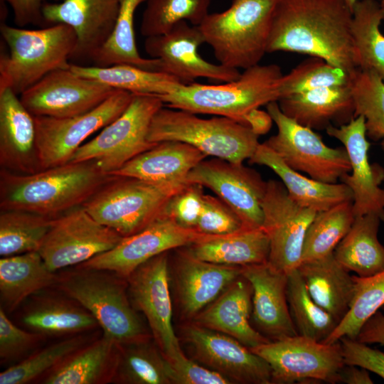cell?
I'll return each mask as SVG.
<instances>
[{
  "label": "cell",
  "mask_w": 384,
  "mask_h": 384,
  "mask_svg": "<svg viewBox=\"0 0 384 384\" xmlns=\"http://www.w3.org/2000/svg\"><path fill=\"white\" fill-rule=\"evenodd\" d=\"M378 1H380V0H378Z\"/></svg>",
  "instance_id": "obj_60"
},
{
  "label": "cell",
  "mask_w": 384,
  "mask_h": 384,
  "mask_svg": "<svg viewBox=\"0 0 384 384\" xmlns=\"http://www.w3.org/2000/svg\"><path fill=\"white\" fill-rule=\"evenodd\" d=\"M355 291L350 308L324 342L334 343L342 337L356 339L363 324L384 306V270L361 277L353 275Z\"/></svg>",
  "instance_id": "obj_43"
},
{
  "label": "cell",
  "mask_w": 384,
  "mask_h": 384,
  "mask_svg": "<svg viewBox=\"0 0 384 384\" xmlns=\"http://www.w3.org/2000/svg\"><path fill=\"white\" fill-rule=\"evenodd\" d=\"M117 363L112 383L172 384V367L160 349L147 341L118 343Z\"/></svg>",
  "instance_id": "obj_39"
},
{
  "label": "cell",
  "mask_w": 384,
  "mask_h": 384,
  "mask_svg": "<svg viewBox=\"0 0 384 384\" xmlns=\"http://www.w3.org/2000/svg\"><path fill=\"white\" fill-rule=\"evenodd\" d=\"M127 280L130 302L146 316L161 353L171 365L185 359L172 326L167 252L141 265Z\"/></svg>",
  "instance_id": "obj_14"
},
{
  "label": "cell",
  "mask_w": 384,
  "mask_h": 384,
  "mask_svg": "<svg viewBox=\"0 0 384 384\" xmlns=\"http://www.w3.org/2000/svg\"><path fill=\"white\" fill-rule=\"evenodd\" d=\"M187 184H159L112 175L81 206L97 222L124 238L160 217L171 197Z\"/></svg>",
  "instance_id": "obj_8"
},
{
  "label": "cell",
  "mask_w": 384,
  "mask_h": 384,
  "mask_svg": "<svg viewBox=\"0 0 384 384\" xmlns=\"http://www.w3.org/2000/svg\"><path fill=\"white\" fill-rule=\"evenodd\" d=\"M355 218L352 201L317 212L305 235L302 262L332 253L351 229Z\"/></svg>",
  "instance_id": "obj_41"
},
{
  "label": "cell",
  "mask_w": 384,
  "mask_h": 384,
  "mask_svg": "<svg viewBox=\"0 0 384 384\" xmlns=\"http://www.w3.org/2000/svg\"><path fill=\"white\" fill-rule=\"evenodd\" d=\"M196 258L212 263L245 266L268 261L270 240L262 228H242L234 233L212 237L188 246Z\"/></svg>",
  "instance_id": "obj_34"
},
{
  "label": "cell",
  "mask_w": 384,
  "mask_h": 384,
  "mask_svg": "<svg viewBox=\"0 0 384 384\" xmlns=\"http://www.w3.org/2000/svg\"><path fill=\"white\" fill-rule=\"evenodd\" d=\"M119 347L103 334L80 348L44 376L45 384H102L112 383Z\"/></svg>",
  "instance_id": "obj_30"
},
{
  "label": "cell",
  "mask_w": 384,
  "mask_h": 384,
  "mask_svg": "<svg viewBox=\"0 0 384 384\" xmlns=\"http://www.w3.org/2000/svg\"><path fill=\"white\" fill-rule=\"evenodd\" d=\"M121 0H63L46 3L43 8L45 22L65 23L77 36L71 59L92 60L111 33L120 9Z\"/></svg>",
  "instance_id": "obj_22"
},
{
  "label": "cell",
  "mask_w": 384,
  "mask_h": 384,
  "mask_svg": "<svg viewBox=\"0 0 384 384\" xmlns=\"http://www.w3.org/2000/svg\"><path fill=\"white\" fill-rule=\"evenodd\" d=\"M112 176L95 161H70L28 174L1 169V210H23L54 218L81 206Z\"/></svg>",
  "instance_id": "obj_2"
},
{
  "label": "cell",
  "mask_w": 384,
  "mask_h": 384,
  "mask_svg": "<svg viewBox=\"0 0 384 384\" xmlns=\"http://www.w3.org/2000/svg\"><path fill=\"white\" fill-rule=\"evenodd\" d=\"M172 384H228L223 375L186 358L171 365Z\"/></svg>",
  "instance_id": "obj_52"
},
{
  "label": "cell",
  "mask_w": 384,
  "mask_h": 384,
  "mask_svg": "<svg viewBox=\"0 0 384 384\" xmlns=\"http://www.w3.org/2000/svg\"><path fill=\"white\" fill-rule=\"evenodd\" d=\"M356 340L384 346V313L378 311L371 316L361 328Z\"/></svg>",
  "instance_id": "obj_54"
},
{
  "label": "cell",
  "mask_w": 384,
  "mask_h": 384,
  "mask_svg": "<svg viewBox=\"0 0 384 384\" xmlns=\"http://www.w3.org/2000/svg\"><path fill=\"white\" fill-rule=\"evenodd\" d=\"M7 2L14 14V21L18 27L45 22L43 6L50 1L57 0H3Z\"/></svg>",
  "instance_id": "obj_53"
},
{
  "label": "cell",
  "mask_w": 384,
  "mask_h": 384,
  "mask_svg": "<svg viewBox=\"0 0 384 384\" xmlns=\"http://www.w3.org/2000/svg\"><path fill=\"white\" fill-rule=\"evenodd\" d=\"M381 222L375 213L356 217L333 252L344 268L358 277H366L384 270V246L378 238Z\"/></svg>",
  "instance_id": "obj_35"
},
{
  "label": "cell",
  "mask_w": 384,
  "mask_h": 384,
  "mask_svg": "<svg viewBox=\"0 0 384 384\" xmlns=\"http://www.w3.org/2000/svg\"><path fill=\"white\" fill-rule=\"evenodd\" d=\"M212 236L183 227L164 213L142 230L122 238L112 249L79 265L110 270L127 278L141 265L160 254Z\"/></svg>",
  "instance_id": "obj_16"
},
{
  "label": "cell",
  "mask_w": 384,
  "mask_h": 384,
  "mask_svg": "<svg viewBox=\"0 0 384 384\" xmlns=\"http://www.w3.org/2000/svg\"><path fill=\"white\" fill-rule=\"evenodd\" d=\"M203 187L196 183H188L171 197L164 213L179 225L195 228L203 204Z\"/></svg>",
  "instance_id": "obj_50"
},
{
  "label": "cell",
  "mask_w": 384,
  "mask_h": 384,
  "mask_svg": "<svg viewBox=\"0 0 384 384\" xmlns=\"http://www.w3.org/2000/svg\"><path fill=\"white\" fill-rule=\"evenodd\" d=\"M274 121L267 111L255 108L246 114L241 124L249 127L257 136L266 134L272 128Z\"/></svg>",
  "instance_id": "obj_55"
},
{
  "label": "cell",
  "mask_w": 384,
  "mask_h": 384,
  "mask_svg": "<svg viewBox=\"0 0 384 384\" xmlns=\"http://www.w3.org/2000/svg\"><path fill=\"white\" fill-rule=\"evenodd\" d=\"M352 19L353 11L344 0H278L267 53L317 57L351 73L356 68Z\"/></svg>",
  "instance_id": "obj_1"
},
{
  "label": "cell",
  "mask_w": 384,
  "mask_h": 384,
  "mask_svg": "<svg viewBox=\"0 0 384 384\" xmlns=\"http://www.w3.org/2000/svg\"><path fill=\"white\" fill-rule=\"evenodd\" d=\"M183 331L196 359L232 383H272L269 364L235 338L196 323L186 325Z\"/></svg>",
  "instance_id": "obj_20"
},
{
  "label": "cell",
  "mask_w": 384,
  "mask_h": 384,
  "mask_svg": "<svg viewBox=\"0 0 384 384\" xmlns=\"http://www.w3.org/2000/svg\"><path fill=\"white\" fill-rule=\"evenodd\" d=\"M346 3V4L348 5V6L351 9V11H353V9L355 6V4H356V2L359 0H344Z\"/></svg>",
  "instance_id": "obj_57"
},
{
  "label": "cell",
  "mask_w": 384,
  "mask_h": 384,
  "mask_svg": "<svg viewBox=\"0 0 384 384\" xmlns=\"http://www.w3.org/2000/svg\"><path fill=\"white\" fill-rule=\"evenodd\" d=\"M278 0H233L225 11L208 14L198 26L220 64L246 69L260 64Z\"/></svg>",
  "instance_id": "obj_6"
},
{
  "label": "cell",
  "mask_w": 384,
  "mask_h": 384,
  "mask_svg": "<svg viewBox=\"0 0 384 384\" xmlns=\"http://www.w3.org/2000/svg\"><path fill=\"white\" fill-rule=\"evenodd\" d=\"M338 341L345 364L362 367L384 380L383 352L348 337H342Z\"/></svg>",
  "instance_id": "obj_51"
},
{
  "label": "cell",
  "mask_w": 384,
  "mask_h": 384,
  "mask_svg": "<svg viewBox=\"0 0 384 384\" xmlns=\"http://www.w3.org/2000/svg\"><path fill=\"white\" fill-rule=\"evenodd\" d=\"M69 68L82 77L133 94L161 96L173 92L180 85L185 84L169 73L148 70L130 65L100 67L70 63Z\"/></svg>",
  "instance_id": "obj_38"
},
{
  "label": "cell",
  "mask_w": 384,
  "mask_h": 384,
  "mask_svg": "<svg viewBox=\"0 0 384 384\" xmlns=\"http://www.w3.org/2000/svg\"><path fill=\"white\" fill-rule=\"evenodd\" d=\"M205 43L198 26L182 21L165 33L146 38L144 49L152 58L161 61L164 73L185 84L199 78L222 82L238 79V69L213 64L201 57L198 48Z\"/></svg>",
  "instance_id": "obj_19"
},
{
  "label": "cell",
  "mask_w": 384,
  "mask_h": 384,
  "mask_svg": "<svg viewBox=\"0 0 384 384\" xmlns=\"http://www.w3.org/2000/svg\"><path fill=\"white\" fill-rule=\"evenodd\" d=\"M267 111L277 127L265 142L292 169L325 183H337L351 171L345 148L326 145L313 129L286 116L277 102L267 104Z\"/></svg>",
  "instance_id": "obj_10"
},
{
  "label": "cell",
  "mask_w": 384,
  "mask_h": 384,
  "mask_svg": "<svg viewBox=\"0 0 384 384\" xmlns=\"http://www.w3.org/2000/svg\"><path fill=\"white\" fill-rule=\"evenodd\" d=\"M282 75L277 64H257L245 69L233 81L182 84L173 92L158 97L168 107L226 117L240 123L252 110L279 100Z\"/></svg>",
  "instance_id": "obj_3"
},
{
  "label": "cell",
  "mask_w": 384,
  "mask_h": 384,
  "mask_svg": "<svg viewBox=\"0 0 384 384\" xmlns=\"http://www.w3.org/2000/svg\"><path fill=\"white\" fill-rule=\"evenodd\" d=\"M122 238L79 206L52 220L38 252L48 269L56 272L112 249Z\"/></svg>",
  "instance_id": "obj_13"
},
{
  "label": "cell",
  "mask_w": 384,
  "mask_h": 384,
  "mask_svg": "<svg viewBox=\"0 0 384 384\" xmlns=\"http://www.w3.org/2000/svg\"><path fill=\"white\" fill-rule=\"evenodd\" d=\"M164 105L156 95L133 94L127 109L98 135L82 144L70 161H95L102 171L111 175L157 144L149 141L148 133L154 116Z\"/></svg>",
  "instance_id": "obj_9"
},
{
  "label": "cell",
  "mask_w": 384,
  "mask_h": 384,
  "mask_svg": "<svg viewBox=\"0 0 384 384\" xmlns=\"http://www.w3.org/2000/svg\"><path fill=\"white\" fill-rule=\"evenodd\" d=\"M380 1L381 3L382 6L384 7V0H380Z\"/></svg>",
  "instance_id": "obj_58"
},
{
  "label": "cell",
  "mask_w": 384,
  "mask_h": 384,
  "mask_svg": "<svg viewBox=\"0 0 384 384\" xmlns=\"http://www.w3.org/2000/svg\"><path fill=\"white\" fill-rule=\"evenodd\" d=\"M338 383L346 384H373L369 371L362 367L344 364L341 368Z\"/></svg>",
  "instance_id": "obj_56"
},
{
  "label": "cell",
  "mask_w": 384,
  "mask_h": 384,
  "mask_svg": "<svg viewBox=\"0 0 384 384\" xmlns=\"http://www.w3.org/2000/svg\"><path fill=\"white\" fill-rule=\"evenodd\" d=\"M258 137L233 119L222 116L204 119L164 105L154 116L148 133L151 143L181 142L207 156L235 164L251 158L260 144Z\"/></svg>",
  "instance_id": "obj_7"
},
{
  "label": "cell",
  "mask_w": 384,
  "mask_h": 384,
  "mask_svg": "<svg viewBox=\"0 0 384 384\" xmlns=\"http://www.w3.org/2000/svg\"><path fill=\"white\" fill-rule=\"evenodd\" d=\"M241 275L252 287V315L258 331L270 341L298 335L287 302V273L267 262L242 266Z\"/></svg>",
  "instance_id": "obj_23"
},
{
  "label": "cell",
  "mask_w": 384,
  "mask_h": 384,
  "mask_svg": "<svg viewBox=\"0 0 384 384\" xmlns=\"http://www.w3.org/2000/svg\"><path fill=\"white\" fill-rule=\"evenodd\" d=\"M187 182L213 191L235 211L244 228L262 227L267 181L255 170L218 158L205 159L190 171Z\"/></svg>",
  "instance_id": "obj_18"
},
{
  "label": "cell",
  "mask_w": 384,
  "mask_h": 384,
  "mask_svg": "<svg viewBox=\"0 0 384 384\" xmlns=\"http://www.w3.org/2000/svg\"><path fill=\"white\" fill-rule=\"evenodd\" d=\"M207 156L194 146L177 141L157 143L111 175L129 176L146 181L186 185L190 171Z\"/></svg>",
  "instance_id": "obj_28"
},
{
  "label": "cell",
  "mask_w": 384,
  "mask_h": 384,
  "mask_svg": "<svg viewBox=\"0 0 384 384\" xmlns=\"http://www.w3.org/2000/svg\"><path fill=\"white\" fill-rule=\"evenodd\" d=\"M53 219L23 210H1L0 255L38 251Z\"/></svg>",
  "instance_id": "obj_42"
},
{
  "label": "cell",
  "mask_w": 384,
  "mask_h": 384,
  "mask_svg": "<svg viewBox=\"0 0 384 384\" xmlns=\"http://www.w3.org/2000/svg\"><path fill=\"white\" fill-rule=\"evenodd\" d=\"M141 23L145 38L170 31L176 23L186 21L199 26L209 14L210 0H146Z\"/></svg>",
  "instance_id": "obj_45"
},
{
  "label": "cell",
  "mask_w": 384,
  "mask_h": 384,
  "mask_svg": "<svg viewBox=\"0 0 384 384\" xmlns=\"http://www.w3.org/2000/svg\"><path fill=\"white\" fill-rule=\"evenodd\" d=\"M249 161L273 171L279 177L289 197L301 206L319 212L341 203L353 202V193L347 185L342 182H321L302 175L288 166L265 143H260Z\"/></svg>",
  "instance_id": "obj_29"
},
{
  "label": "cell",
  "mask_w": 384,
  "mask_h": 384,
  "mask_svg": "<svg viewBox=\"0 0 384 384\" xmlns=\"http://www.w3.org/2000/svg\"><path fill=\"white\" fill-rule=\"evenodd\" d=\"M261 206V228L270 240L267 262L287 274L302 262L305 235L317 212L294 201L282 182L276 180L267 181Z\"/></svg>",
  "instance_id": "obj_15"
},
{
  "label": "cell",
  "mask_w": 384,
  "mask_h": 384,
  "mask_svg": "<svg viewBox=\"0 0 384 384\" xmlns=\"http://www.w3.org/2000/svg\"><path fill=\"white\" fill-rule=\"evenodd\" d=\"M250 349L270 366L272 383H338V373L345 364L339 341L325 343L299 334Z\"/></svg>",
  "instance_id": "obj_11"
},
{
  "label": "cell",
  "mask_w": 384,
  "mask_h": 384,
  "mask_svg": "<svg viewBox=\"0 0 384 384\" xmlns=\"http://www.w3.org/2000/svg\"><path fill=\"white\" fill-rule=\"evenodd\" d=\"M244 228L235 211L220 198L205 194L196 229L212 235H225Z\"/></svg>",
  "instance_id": "obj_49"
},
{
  "label": "cell",
  "mask_w": 384,
  "mask_h": 384,
  "mask_svg": "<svg viewBox=\"0 0 384 384\" xmlns=\"http://www.w3.org/2000/svg\"><path fill=\"white\" fill-rule=\"evenodd\" d=\"M12 90H0V165L18 174L41 170L34 116Z\"/></svg>",
  "instance_id": "obj_24"
},
{
  "label": "cell",
  "mask_w": 384,
  "mask_h": 384,
  "mask_svg": "<svg viewBox=\"0 0 384 384\" xmlns=\"http://www.w3.org/2000/svg\"><path fill=\"white\" fill-rule=\"evenodd\" d=\"M146 1L121 0L120 9L112 31L92 58L95 66L124 64L164 72L159 59L143 58L136 45L134 14L137 7Z\"/></svg>",
  "instance_id": "obj_37"
},
{
  "label": "cell",
  "mask_w": 384,
  "mask_h": 384,
  "mask_svg": "<svg viewBox=\"0 0 384 384\" xmlns=\"http://www.w3.org/2000/svg\"><path fill=\"white\" fill-rule=\"evenodd\" d=\"M242 266L212 263L188 249L178 252L176 285L182 314L193 319L241 276Z\"/></svg>",
  "instance_id": "obj_25"
},
{
  "label": "cell",
  "mask_w": 384,
  "mask_h": 384,
  "mask_svg": "<svg viewBox=\"0 0 384 384\" xmlns=\"http://www.w3.org/2000/svg\"><path fill=\"white\" fill-rule=\"evenodd\" d=\"M21 316L23 324L43 336L78 335L99 326L78 302L66 297L36 294Z\"/></svg>",
  "instance_id": "obj_32"
},
{
  "label": "cell",
  "mask_w": 384,
  "mask_h": 384,
  "mask_svg": "<svg viewBox=\"0 0 384 384\" xmlns=\"http://www.w3.org/2000/svg\"><path fill=\"white\" fill-rule=\"evenodd\" d=\"M133 93L117 89L100 105L70 117L34 116L36 151L41 169L69 162L82 142L117 119L129 106Z\"/></svg>",
  "instance_id": "obj_12"
},
{
  "label": "cell",
  "mask_w": 384,
  "mask_h": 384,
  "mask_svg": "<svg viewBox=\"0 0 384 384\" xmlns=\"http://www.w3.org/2000/svg\"><path fill=\"white\" fill-rule=\"evenodd\" d=\"M90 336L78 334L31 353L0 373V384H25L45 375L73 352L90 343Z\"/></svg>",
  "instance_id": "obj_46"
},
{
  "label": "cell",
  "mask_w": 384,
  "mask_h": 384,
  "mask_svg": "<svg viewBox=\"0 0 384 384\" xmlns=\"http://www.w3.org/2000/svg\"><path fill=\"white\" fill-rule=\"evenodd\" d=\"M252 287L242 275L194 318L204 328L232 336L249 348L270 341L250 323Z\"/></svg>",
  "instance_id": "obj_26"
},
{
  "label": "cell",
  "mask_w": 384,
  "mask_h": 384,
  "mask_svg": "<svg viewBox=\"0 0 384 384\" xmlns=\"http://www.w3.org/2000/svg\"><path fill=\"white\" fill-rule=\"evenodd\" d=\"M116 90L68 68L48 73L23 91L19 98L33 116L63 118L90 111Z\"/></svg>",
  "instance_id": "obj_17"
},
{
  "label": "cell",
  "mask_w": 384,
  "mask_h": 384,
  "mask_svg": "<svg viewBox=\"0 0 384 384\" xmlns=\"http://www.w3.org/2000/svg\"><path fill=\"white\" fill-rule=\"evenodd\" d=\"M43 335L26 331L15 325L0 308V358L3 362H14L26 358L43 340Z\"/></svg>",
  "instance_id": "obj_48"
},
{
  "label": "cell",
  "mask_w": 384,
  "mask_h": 384,
  "mask_svg": "<svg viewBox=\"0 0 384 384\" xmlns=\"http://www.w3.org/2000/svg\"><path fill=\"white\" fill-rule=\"evenodd\" d=\"M0 31L9 50L0 57V90L9 88L21 95L48 73L69 68L77 44L70 26L26 29L3 23Z\"/></svg>",
  "instance_id": "obj_5"
},
{
  "label": "cell",
  "mask_w": 384,
  "mask_h": 384,
  "mask_svg": "<svg viewBox=\"0 0 384 384\" xmlns=\"http://www.w3.org/2000/svg\"><path fill=\"white\" fill-rule=\"evenodd\" d=\"M297 270L311 298L338 324L347 314L354 296L353 275L336 260L333 252L302 262Z\"/></svg>",
  "instance_id": "obj_31"
},
{
  "label": "cell",
  "mask_w": 384,
  "mask_h": 384,
  "mask_svg": "<svg viewBox=\"0 0 384 384\" xmlns=\"http://www.w3.org/2000/svg\"><path fill=\"white\" fill-rule=\"evenodd\" d=\"M384 7L378 0H359L353 9L352 38L356 68L376 73L384 82Z\"/></svg>",
  "instance_id": "obj_36"
},
{
  "label": "cell",
  "mask_w": 384,
  "mask_h": 384,
  "mask_svg": "<svg viewBox=\"0 0 384 384\" xmlns=\"http://www.w3.org/2000/svg\"><path fill=\"white\" fill-rule=\"evenodd\" d=\"M287 274V302L298 334L324 342L338 322L311 298L297 268Z\"/></svg>",
  "instance_id": "obj_40"
},
{
  "label": "cell",
  "mask_w": 384,
  "mask_h": 384,
  "mask_svg": "<svg viewBox=\"0 0 384 384\" xmlns=\"http://www.w3.org/2000/svg\"><path fill=\"white\" fill-rule=\"evenodd\" d=\"M383 311H384V306H383Z\"/></svg>",
  "instance_id": "obj_59"
},
{
  "label": "cell",
  "mask_w": 384,
  "mask_h": 384,
  "mask_svg": "<svg viewBox=\"0 0 384 384\" xmlns=\"http://www.w3.org/2000/svg\"><path fill=\"white\" fill-rule=\"evenodd\" d=\"M277 102L286 116L313 130L339 127L355 117L350 83L290 95Z\"/></svg>",
  "instance_id": "obj_27"
},
{
  "label": "cell",
  "mask_w": 384,
  "mask_h": 384,
  "mask_svg": "<svg viewBox=\"0 0 384 384\" xmlns=\"http://www.w3.org/2000/svg\"><path fill=\"white\" fill-rule=\"evenodd\" d=\"M58 274L48 269L38 251L2 257L0 260L1 307L11 312L24 300L56 286Z\"/></svg>",
  "instance_id": "obj_33"
},
{
  "label": "cell",
  "mask_w": 384,
  "mask_h": 384,
  "mask_svg": "<svg viewBox=\"0 0 384 384\" xmlns=\"http://www.w3.org/2000/svg\"><path fill=\"white\" fill-rule=\"evenodd\" d=\"M326 132L341 142L348 153L351 171L340 181L353 193L355 217L375 213L384 223V189L379 186L384 180V169L369 161L370 144L367 139L365 118L356 116L347 124L329 127Z\"/></svg>",
  "instance_id": "obj_21"
},
{
  "label": "cell",
  "mask_w": 384,
  "mask_h": 384,
  "mask_svg": "<svg viewBox=\"0 0 384 384\" xmlns=\"http://www.w3.org/2000/svg\"><path fill=\"white\" fill-rule=\"evenodd\" d=\"M355 117L365 118L366 136L380 142L384 151V82L374 72L356 68L350 73Z\"/></svg>",
  "instance_id": "obj_44"
},
{
  "label": "cell",
  "mask_w": 384,
  "mask_h": 384,
  "mask_svg": "<svg viewBox=\"0 0 384 384\" xmlns=\"http://www.w3.org/2000/svg\"><path fill=\"white\" fill-rule=\"evenodd\" d=\"M56 287L86 309L103 334L117 343L150 339L130 302L127 278L110 270L77 265L58 274Z\"/></svg>",
  "instance_id": "obj_4"
},
{
  "label": "cell",
  "mask_w": 384,
  "mask_h": 384,
  "mask_svg": "<svg viewBox=\"0 0 384 384\" xmlns=\"http://www.w3.org/2000/svg\"><path fill=\"white\" fill-rule=\"evenodd\" d=\"M349 83L350 73L322 58L310 56L289 73L282 75L279 85L280 98L317 88Z\"/></svg>",
  "instance_id": "obj_47"
}]
</instances>
